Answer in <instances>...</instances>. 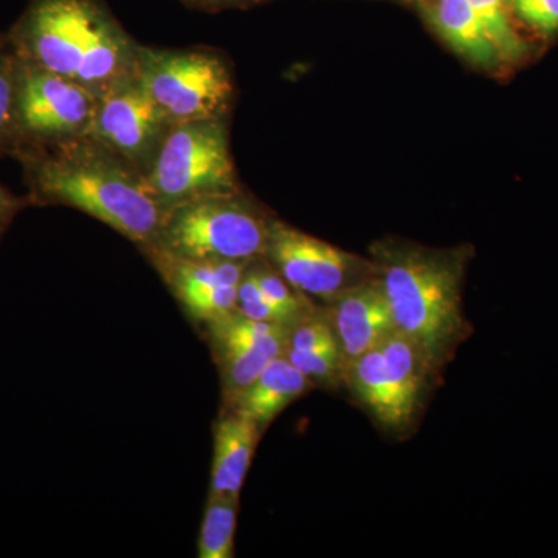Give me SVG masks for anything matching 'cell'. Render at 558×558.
Masks as SVG:
<instances>
[{
	"label": "cell",
	"instance_id": "1",
	"mask_svg": "<svg viewBox=\"0 0 558 558\" xmlns=\"http://www.w3.org/2000/svg\"><path fill=\"white\" fill-rule=\"evenodd\" d=\"M28 204L65 205L101 220L140 248L156 245L167 209L148 178L119 154L83 137L16 150Z\"/></svg>",
	"mask_w": 558,
	"mask_h": 558
},
{
	"label": "cell",
	"instance_id": "2",
	"mask_svg": "<svg viewBox=\"0 0 558 558\" xmlns=\"http://www.w3.org/2000/svg\"><path fill=\"white\" fill-rule=\"evenodd\" d=\"M7 36L20 57L98 98L138 76L140 44L102 0H31Z\"/></svg>",
	"mask_w": 558,
	"mask_h": 558
},
{
	"label": "cell",
	"instance_id": "3",
	"mask_svg": "<svg viewBox=\"0 0 558 558\" xmlns=\"http://www.w3.org/2000/svg\"><path fill=\"white\" fill-rule=\"evenodd\" d=\"M374 258L396 330L424 351L440 377L473 332L462 307L465 253L381 244Z\"/></svg>",
	"mask_w": 558,
	"mask_h": 558
},
{
	"label": "cell",
	"instance_id": "4",
	"mask_svg": "<svg viewBox=\"0 0 558 558\" xmlns=\"http://www.w3.org/2000/svg\"><path fill=\"white\" fill-rule=\"evenodd\" d=\"M269 222L241 191L197 197L168 209L148 255L250 263L266 253Z\"/></svg>",
	"mask_w": 558,
	"mask_h": 558
},
{
	"label": "cell",
	"instance_id": "5",
	"mask_svg": "<svg viewBox=\"0 0 558 558\" xmlns=\"http://www.w3.org/2000/svg\"><path fill=\"white\" fill-rule=\"evenodd\" d=\"M438 379L424 351L399 330L354 360L344 374V385L360 405L396 435L413 427Z\"/></svg>",
	"mask_w": 558,
	"mask_h": 558
},
{
	"label": "cell",
	"instance_id": "6",
	"mask_svg": "<svg viewBox=\"0 0 558 558\" xmlns=\"http://www.w3.org/2000/svg\"><path fill=\"white\" fill-rule=\"evenodd\" d=\"M148 182L167 211L197 197L240 191L226 120L172 124Z\"/></svg>",
	"mask_w": 558,
	"mask_h": 558
},
{
	"label": "cell",
	"instance_id": "7",
	"mask_svg": "<svg viewBox=\"0 0 558 558\" xmlns=\"http://www.w3.org/2000/svg\"><path fill=\"white\" fill-rule=\"evenodd\" d=\"M138 80L172 123L226 119L233 78L209 50H165L140 46Z\"/></svg>",
	"mask_w": 558,
	"mask_h": 558
},
{
	"label": "cell",
	"instance_id": "8",
	"mask_svg": "<svg viewBox=\"0 0 558 558\" xmlns=\"http://www.w3.org/2000/svg\"><path fill=\"white\" fill-rule=\"evenodd\" d=\"M98 100L100 98L80 84L20 57L16 150L83 137L94 121Z\"/></svg>",
	"mask_w": 558,
	"mask_h": 558
},
{
	"label": "cell",
	"instance_id": "9",
	"mask_svg": "<svg viewBox=\"0 0 558 558\" xmlns=\"http://www.w3.org/2000/svg\"><path fill=\"white\" fill-rule=\"evenodd\" d=\"M264 258L292 288L326 304L376 277L371 260L277 219H270Z\"/></svg>",
	"mask_w": 558,
	"mask_h": 558
},
{
	"label": "cell",
	"instance_id": "10",
	"mask_svg": "<svg viewBox=\"0 0 558 558\" xmlns=\"http://www.w3.org/2000/svg\"><path fill=\"white\" fill-rule=\"evenodd\" d=\"M172 124L137 76L98 100L86 135L148 178Z\"/></svg>",
	"mask_w": 558,
	"mask_h": 558
},
{
	"label": "cell",
	"instance_id": "11",
	"mask_svg": "<svg viewBox=\"0 0 558 558\" xmlns=\"http://www.w3.org/2000/svg\"><path fill=\"white\" fill-rule=\"evenodd\" d=\"M207 326L209 344L220 371L223 405L288 349L290 326L258 322L238 310L213 319Z\"/></svg>",
	"mask_w": 558,
	"mask_h": 558
},
{
	"label": "cell",
	"instance_id": "12",
	"mask_svg": "<svg viewBox=\"0 0 558 558\" xmlns=\"http://www.w3.org/2000/svg\"><path fill=\"white\" fill-rule=\"evenodd\" d=\"M344 363L379 347L396 330L395 319L379 277L368 279L326 304Z\"/></svg>",
	"mask_w": 558,
	"mask_h": 558
},
{
	"label": "cell",
	"instance_id": "13",
	"mask_svg": "<svg viewBox=\"0 0 558 558\" xmlns=\"http://www.w3.org/2000/svg\"><path fill=\"white\" fill-rule=\"evenodd\" d=\"M260 436L263 429L252 417L240 411L223 409V414L215 427V457L209 494L240 497Z\"/></svg>",
	"mask_w": 558,
	"mask_h": 558
},
{
	"label": "cell",
	"instance_id": "14",
	"mask_svg": "<svg viewBox=\"0 0 558 558\" xmlns=\"http://www.w3.org/2000/svg\"><path fill=\"white\" fill-rule=\"evenodd\" d=\"M314 388L311 380L282 355L274 360L223 409L240 411L252 417L264 433L282 411Z\"/></svg>",
	"mask_w": 558,
	"mask_h": 558
},
{
	"label": "cell",
	"instance_id": "15",
	"mask_svg": "<svg viewBox=\"0 0 558 558\" xmlns=\"http://www.w3.org/2000/svg\"><path fill=\"white\" fill-rule=\"evenodd\" d=\"M428 14L451 49L469 61L484 68H494L501 61L469 0H436Z\"/></svg>",
	"mask_w": 558,
	"mask_h": 558
},
{
	"label": "cell",
	"instance_id": "16",
	"mask_svg": "<svg viewBox=\"0 0 558 558\" xmlns=\"http://www.w3.org/2000/svg\"><path fill=\"white\" fill-rule=\"evenodd\" d=\"M240 497L208 494L197 554L201 558H233Z\"/></svg>",
	"mask_w": 558,
	"mask_h": 558
},
{
	"label": "cell",
	"instance_id": "17",
	"mask_svg": "<svg viewBox=\"0 0 558 558\" xmlns=\"http://www.w3.org/2000/svg\"><path fill=\"white\" fill-rule=\"evenodd\" d=\"M499 60L519 62L527 54V44L513 27L509 0H469Z\"/></svg>",
	"mask_w": 558,
	"mask_h": 558
},
{
	"label": "cell",
	"instance_id": "18",
	"mask_svg": "<svg viewBox=\"0 0 558 558\" xmlns=\"http://www.w3.org/2000/svg\"><path fill=\"white\" fill-rule=\"evenodd\" d=\"M17 51L7 36L0 35V156L16 150Z\"/></svg>",
	"mask_w": 558,
	"mask_h": 558
},
{
	"label": "cell",
	"instance_id": "19",
	"mask_svg": "<svg viewBox=\"0 0 558 558\" xmlns=\"http://www.w3.org/2000/svg\"><path fill=\"white\" fill-rule=\"evenodd\" d=\"M284 355L315 388L337 389L344 385V363L340 347L288 351Z\"/></svg>",
	"mask_w": 558,
	"mask_h": 558
},
{
	"label": "cell",
	"instance_id": "20",
	"mask_svg": "<svg viewBox=\"0 0 558 558\" xmlns=\"http://www.w3.org/2000/svg\"><path fill=\"white\" fill-rule=\"evenodd\" d=\"M191 317L209 323L238 310V286H213L175 290Z\"/></svg>",
	"mask_w": 558,
	"mask_h": 558
},
{
	"label": "cell",
	"instance_id": "21",
	"mask_svg": "<svg viewBox=\"0 0 558 558\" xmlns=\"http://www.w3.org/2000/svg\"><path fill=\"white\" fill-rule=\"evenodd\" d=\"M238 311L245 317L258 319V322L278 323L290 326V319L278 307L270 303L269 299L260 290L255 275L250 267L244 271L240 286H238Z\"/></svg>",
	"mask_w": 558,
	"mask_h": 558
},
{
	"label": "cell",
	"instance_id": "22",
	"mask_svg": "<svg viewBox=\"0 0 558 558\" xmlns=\"http://www.w3.org/2000/svg\"><path fill=\"white\" fill-rule=\"evenodd\" d=\"M510 10L532 31L542 36L558 33V0H509Z\"/></svg>",
	"mask_w": 558,
	"mask_h": 558
},
{
	"label": "cell",
	"instance_id": "23",
	"mask_svg": "<svg viewBox=\"0 0 558 558\" xmlns=\"http://www.w3.org/2000/svg\"><path fill=\"white\" fill-rule=\"evenodd\" d=\"M25 205H28L27 197L21 199V197L14 196L9 190L0 185V236H2L3 231L9 229L10 223L13 222L14 216H16Z\"/></svg>",
	"mask_w": 558,
	"mask_h": 558
},
{
	"label": "cell",
	"instance_id": "24",
	"mask_svg": "<svg viewBox=\"0 0 558 558\" xmlns=\"http://www.w3.org/2000/svg\"><path fill=\"white\" fill-rule=\"evenodd\" d=\"M183 2L193 3L207 10L229 9V7L248 5V3L258 2V0H183Z\"/></svg>",
	"mask_w": 558,
	"mask_h": 558
}]
</instances>
